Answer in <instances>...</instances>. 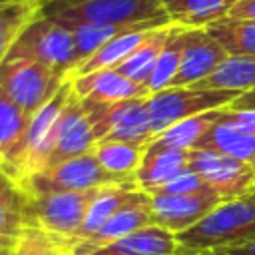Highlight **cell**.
Here are the masks:
<instances>
[{
  "label": "cell",
  "mask_w": 255,
  "mask_h": 255,
  "mask_svg": "<svg viewBox=\"0 0 255 255\" xmlns=\"http://www.w3.org/2000/svg\"><path fill=\"white\" fill-rule=\"evenodd\" d=\"M175 239L177 253H207L255 239V191L219 203Z\"/></svg>",
  "instance_id": "obj_1"
},
{
  "label": "cell",
  "mask_w": 255,
  "mask_h": 255,
  "mask_svg": "<svg viewBox=\"0 0 255 255\" xmlns=\"http://www.w3.org/2000/svg\"><path fill=\"white\" fill-rule=\"evenodd\" d=\"M40 12L62 24H171L159 0H44Z\"/></svg>",
  "instance_id": "obj_2"
},
{
  "label": "cell",
  "mask_w": 255,
  "mask_h": 255,
  "mask_svg": "<svg viewBox=\"0 0 255 255\" xmlns=\"http://www.w3.org/2000/svg\"><path fill=\"white\" fill-rule=\"evenodd\" d=\"M104 187V185H102ZM102 187L84 191H58V193H26L24 225L42 229L46 233L70 241L82 227L86 213Z\"/></svg>",
  "instance_id": "obj_3"
},
{
  "label": "cell",
  "mask_w": 255,
  "mask_h": 255,
  "mask_svg": "<svg viewBox=\"0 0 255 255\" xmlns=\"http://www.w3.org/2000/svg\"><path fill=\"white\" fill-rule=\"evenodd\" d=\"M6 58H30L66 78H72V72L78 66L72 32L42 12L24 28Z\"/></svg>",
  "instance_id": "obj_4"
},
{
  "label": "cell",
  "mask_w": 255,
  "mask_h": 255,
  "mask_svg": "<svg viewBox=\"0 0 255 255\" xmlns=\"http://www.w3.org/2000/svg\"><path fill=\"white\" fill-rule=\"evenodd\" d=\"M68 78L30 58H4L0 90L26 114H36Z\"/></svg>",
  "instance_id": "obj_5"
},
{
  "label": "cell",
  "mask_w": 255,
  "mask_h": 255,
  "mask_svg": "<svg viewBox=\"0 0 255 255\" xmlns=\"http://www.w3.org/2000/svg\"><path fill=\"white\" fill-rule=\"evenodd\" d=\"M241 96L239 92L229 90H199V88H165L147 96V114L151 122L153 137L173 124L209 112L221 110L233 104Z\"/></svg>",
  "instance_id": "obj_6"
},
{
  "label": "cell",
  "mask_w": 255,
  "mask_h": 255,
  "mask_svg": "<svg viewBox=\"0 0 255 255\" xmlns=\"http://www.w3.org/2000/svg\"><path fill=\"white\" fill-rule=\"evenodd\" d=\"M82 100V98H80ZM84 110L94 126L98 141H131L149 143L153 139L147 114V98H133L118 104H100L82 100Z\"/></svg>",
  "instance_id": "obj_7"
},
{
  "label": "cell",
  "mask_w": 255,
  "mask_h": 255,
  "mask_svg": "<svg viewBox=\"0 0 255 255\" xmlns=\"http://www.w3.org/2000/svg\"><path fill=\"white\" fill-rule=\"evenodd\" d=\"M74 88H72V78H68L60 90L36 112L32 114L30 120V128H28V135H26V147L20 159V165L16 169V181L22 185L26 179H30L32 175L44 171L46 161L52 153L54 141H56V133H58V126L64 114V108L68 104V100L72 98Z\"/></svg>",
  "instance_id": "obj_8"
},
{
  "label": "cell",
  "mask_w": 255,
  "mask_h": 255,
  "mask_svg": "<svg viewBox=\"0 0 255 255\" xmlns=\"http://www.w3.org/2000/svg\"><path fill=\"white\" fill-rule=\"evenodd\" d=\"M116 175L106 171L96 159L94 151L66 159L42 173L32 175L20 187L26 193H58V191H84L108 183H120Z\"/></svg>",
  "instance_id": "obj_9"
},
{
  "label": "cell",
  "mask_w": 255,
  "mask_h": 255,
  "mask_svg": "<svg viewBox=\"0 0 255 255\" xmlns=\"http://www.w3.org/2000/svg\"><path fill=\"white\" fill-rule=\"evenodd\" d=\"M189 169H193L223 201L247 195L255 187V171L241 159L217 149H189Z\"/></svg>",
  "instance_id": "obj_10"
},
{
  "label": "cell",
  "mask_w": 255,
  "mask_h": 255,
  "mask_svg": "<svg viewBox=\"0 0 255 255\" xmlns=\"http://www.w3.org/2000/svg\"><path fill=\"white\" fill-rule=\"evenodd\" d=\"M223 199L215 191L205 193H153L149 195L151 225L171 231L173 235L193 227Z\"/></svg>",
  "instance_id": "obj_11"
},
{
  "label": "cell",
  "mask_w": 255,
  "mask_h": 255,
  "mask_svg": "<svg viewBox=\"0 0 255 255\" xmlns=\"http://www.w3.org/2000/svg\"><path fill=\"white\" fill-rule=\"evenodd\" d=\"M227 52L205 28L181 26V60L179 70L169 88H189L205 80L223 60Z\"/></svg>",
  "instance_id": "obj_12"
},
{
  "label": "cell",
  "mask_w": 255,
  "mask_h": 255,
  "mask_svg": "<svg viewBox=\"0 0 255 255\" xmlns=\"http://www.w3.org/2000/svg\"><path fill=\"white\" fill-rule=\"evenodd\" d=\"M96 143H98V139L94 133V126L84 110L82 100L74 92L64 108V114H62V120L58 126V133H56V141H54V147L46 161L44 171L66 161V159H72V157L92 151L96 147Z\"/></svg>",
  "instance_id": "obj_13"
},
{
  "label": "cell",
  "mask_w": 255,
  "mask_h": 255,
  "mask_svg": "<svg viewBox=\"0 0 255 255\" xmlns=\"http://www.w3.org/2000/svg\"><path fill=\"white\" fill-rule=\"evenodd\" d=\"M185 169H189V149L171 147L157 139H151L145 145V153L135 173V183L149 195Z\"/></svg>",
  "instance_id": "obj_14"
},
{
  "label": "cell",
  "mask_w": 255,
  "mask_h": 255,
  "mask_svg": "<svg viewBox=\"0 0 255 255\" xmlns=\"http://www.w3.org/2000/svg\"><path fill=\"white\" fill-rule=\"evenodd\" d=\"M149 223H151V219H149V195H147L145 199H139V201H133V203L122 207L106 223H102L94 233H90L86 239L76 243L72 247L74 255H92V253L124 239L131 231L145 227Z\"/></svg>",
  "instance_id": "obj_15"
},
{
  "label": "cell",
  "mask_w": 255,
  "mask_h": 255,
  "mask_svg": "<svg viewBox=\"0 0 255 255\" xmlns=\"http://www.w3.org/2000/svg\"><path fill=\"white\" fill-rule=\"evenodd\" d=\"M72 88L78 98L92 100L100 104H118L133 98H147V86L135 84L118 70H98L86 76L72 78Z\"/></svg>",
  "instance_id": "obj_16"
},
{
  "label": "cell",
  "mask_w": 255,
  "mask_h": 255,
  "mask_svg": "<svg viewBox=\"0 0 255 255\" xmlns=\"http://www.w3.org/2000/svg\"><path fill=\"white\" fill-rule=\"evenodd\" d=\"M147 193L141 191L137 187L135 181H120V183H108L104 185L98 195L94 197L88 213H86V219L80 227V231L68 241L70 247H74L76 243H80L82 239H86L90 233H94L102 223H106L114 213H118L122 207L133 203V201H139V199H145Z\"/></svg>",
  "instance_id": "obj_17"
},
{
  "label": "cell",
  "mask_w": 255,
  "mask_h": 255,
  "mask_svg": "<svg viewBox=\"0 0 255 255\" xmlns=\"http://www.w3.org/2000/svg\"><path fill=\"white\" fill-rule=\"evenodd\" d=\"M30 120L32 116L18 108L0 90V159L12 179L16 177V169L26 147Z\"/></svg>",
  "instance_id": "obj_18"
},
{
  "label": "cell",
  "mask_w": 255,
  "mask_h": 255,
  "mask_svg": "<svg viewBox=\"0 0 255 255\" xmlns=\"http://www.w3.org/2000/svg\"><path fill=\"white\" fill-rule=\"evenodd\" d=\"M26 193L16 179L0 171V249H16L26 229L24 225Z\"/></svg>",
  "instance_id": "obj_19"
},
{
  "label": "cell",
  "mask_w": 255,
  "mask_h": 255,
  "mask_svg": "<svg viewBox=\"0 0 255 255\" xmlns=\"http://www.w3.org/2000/svg\"><path fill=\"white\" fill-rule=\"evenodd\" d=\"M175 253H177L175 235L167 229L149 223L92 255H175Z\"/></svg>",
  "instance_id": "obj_20"
},
{
  "label": "cell",
  "mask_w": 255,
  "mask_h": 255,
  "mask_svg": "<svg viewBox=\"0 0 255 255\" xmlns=\"http://www.w3.org/2000/svg\"><path fill=\"white\" fill-rule=\"evenodd\" d=\"M64 26L74 36L78 64H82L92 54H96L104 44H108L110 40H114L122 34L135 32V30H153V28H161L167 24H159V22H141V24H92V22H84V24H64Z\"/></svg>",
  "instance_id": "obj_21"
},
{
  "label": "cell",
  "mask_w": 255,
  "mask_h": 255,
  "mask_svg": "<svg viewBox=\"0 0 255 255\" xmlns=\"http://www.w3.org/2000/svg\"><path fill=\"white\" fill-rule=\"evenodd\" d=\"M237 0H169L163 4L171 24L183 28H205L225 16Z\"/></svg>",
  "instance_id": "obj_22"
},
{
  "label": "cell",
  "mask_w": 255,
  "mask_h": 255,
  "mask_svg": "<svg viewBox=\"0 0 255 255\" xmlns=\"http://www.w3.org/2000/svg\"><path fill=\"white\" fill-rule=\"evenodd\" d=\"M191 88L249 92L255 88V56H227L205 80Z\"/></svg>",
  "instance_id": "obj_23"
},
{
  "label": "cell",
  "mask_w": 255,
  "mask_h": 255,
  "mask_svg": "<svg viewBox=\"0 0 255 255\" xmlns=\"http://www.w3.org/2000/svg\"><path fill=\"white\" fill-rule=\"evenodd\" d=\"M145 145L147 143L104 139V141H98L92 151L106 171H110L122 181H135V173L145 153Z\"/></svg>",
  "instance_id": "obj_24"
},
{
  "label": "cell",
  "mask_w": 255,
  "mask_h": 255,
  "mask_svg": "<svg viewBox=\"0 0 255 255\" xmlns=\"http://www.w3.org/2000/svg\"><path fill=\"white\" fill-rule=\"evenodd\" d=\"M169 28H171V24L151 30L147 34V38L122 64H118L114 70H118L120 74H124L126 78H129L135 84L147 86V82L151 78V72H153V68L157 64L159 52H161V48H163V44L167 40Z\"/></svg>",
  "instance_id": "obj_25"
},
{
  "label": "cell",
  "mask_w": 255,
  "mask_h": 255,
  "mask_svg": "<svg viewBox=\"0 0 255 255\" xmlns=\"http://www.w3.org/2000/svg\"><path fill=\"white\" fill-rule=\"evenodd\" d=\"M195 147L203 149H217L227 155H233L247 163L255 171V133L231 128L223 122H217L199 141ZM193 147V149H195Z\"/></svg>",
  "instance_id": "obj_26"
},
{
  "label": "cell",
  "mask_w": 255,
  "mask_h": 255,
  "mask_svg": "<svg viewBox=\"0 0 255 255\" xmlns=\"http://www.w3.org/2000/svg\"><path fill=\"white\" fill-rule=\"evenodd\" d=\"M155 30V28H153ZM151 30H135V32H128L122 34L114 40H110L108 44H104L96 54H92L88 60H84L82 64L76 66V70L72 72V78L76 76H86L98 70H110L116 68L118 64H122L149 34Z\"/></svg>",
  "instance_id": "obj_27"
},
{
  "label": "cell",
  "mask_w": 255,
  "mask_h": 255,
  "mask_svg": "<svg viewBox=\"0 0 255 255\" xmlns=\"http://www.w3.org/2000/svg\"><path fill=\"white\" fill-rule=\"evenodd\" d=\"M38 0H14L0 4V64L8 56L24 28L40 14Z\"/></svg>",
  "instance_id": "obj_28"
},
{
  "label": "cell",
  "mask_w": 255,
  "mask_h": 255,
  "mask_svg": "<svg viewBox=\"0 0 255 255\" xmlns=\"http://www.w3.org/2000/svg\"><path fill=\"white\" fill-rule=\"evenodd\" d=\"M205 30L221 44L227 56H255V22L225 16L205 26Z\"/></svg>",
  "instance_id": "obj_29"
},
{
  "label": "cell",
  "mask_w": 255,
  "mask_h": 255,
  "mask_svg": "<svg viewBox=\"0 0 255 255\" xmlns=\"http://www.w3.org/2000/svg\"><path fill=\"white\" fill-rule=\"evenodd\" d=\"M225 108L221 110H209L191 118H185L177 124H173L171 128L163 129L161 133H157L153 139L171 145V147H181V149H193L197 145V141L219 122V116Z\"/></svg>",
  "instance_id": "obj_30"
},
{
  "label": "cell",
  "mask_w": 255,
  "mask_h": 255,
  "mask_svg": "<svg viewBox=\"0 0 255 255\" xmlns=\"http://www.w3.org/2000/svg\"><path fill=\"white\" fill-rule=\"evenodd\" d=\"M179 60H181V26L171 24L167 40L159 52L157 64L151 72V78L147 82V90L149 94L165 90L171 86L177 70H179Z\"/></svg>",
  "instance_id": "obj_31"
},
{
  "label": "cell",
  "mask_w": 255,
  "mask_h": 255,
  "mask_svg": "<svg viewBox=\"0 0 255 255\" xmlns=\"http://www.w3.org/2000/svg\"><path fill=\"white\" fill-rule=\"evenodd\" d=\"M16 255H74V249L64 237L26 227L20 237Z\"/></svg>",
  "instance_id": "obj_32"
},
{
  "label": "cell",
  "mask_w": 255,
  "mask_h": 255,
  "mask_svg": "<svg viewBox=\"0 0 255 255\" xmlns=\"http://www.w3.org/2000/svg\"><path fill=\"white\" fill-rule=\"evenodd\" d=\"M205 191H213V189L193 169H185L183 173H179L171 181L163 183L149 195H153V193H205Z\"/></svg>",
  "instance_id": "obj_33"
},
{
  "label": "cell",
  "mask_w": 255,
  "mask_h": 255,
  "mask_svg": "<svg viewBox=\"0 0 255 255\" xmlns=\"http://www.w3.org/2000/svg\"><path fill=\"white\" fill-rule=\"evenodd\" d=\"M219 122H223V124H227L231 128H237V129L255 133V110H231L227 106L221 112Z\"/></svg>",
  "instance_id": "obj_34"
},
{
  "label": "cell",
  "mask_w": 255,
  "mask_h": 255,
  "mask_svg": "<svg viewBox=\"0 0 255 255\" xmlns=\"http://www.w3.org/2000/svg\"><path fill=\"white\" fill-rule=\"evenodd\" d=\"M229 18L255 22V0H237V4L229 12Z\"/></svg>",
  "instance_id": "obj_35"
},
{
  "label": "cell",
  "mask_w": 255,
  "mask_h": 255,
  "mask_svg": "<svg viewBox=\"0 0 255 255\" xmlns=\"http://www.w3.org/2000/svg\"><path fill=\"white\" fill-rule=\"evenodd\" d=\"M211 255H255V239L241 243V245H233V247H219L215 251H207Z\"/></svg>",
  "instance_id": "obj_36"
},
{
  "label": "cell",
  "mask_w": 255,
  "mask_h": 255,
  "mask_svg": "<svg viewBox=\"0 0 255 255\" xmlns=\"http://www.w3.org/2000/svg\"><path fill=\"white\" fill-rule=\"evenodd\" d=\"M229 108L231 110H255V88L237 96Z\"/></svg>",
  "instance_id": "obj_37"
},
{
  "label": "cell",
  "mask_w": 255,
  "mask_h": 255,
  "mask_svg": "<svg viewBox=\"0 0 255 255\" xmlns=\"http://www.w3.org/2000/svg\"><path fill=\"white\" fill-rule=\"evenodd\" d=\"M16 249H0V255H16Z\"/></svg>",
  "instance_id": "obj_38"
},
{
  "label": "cell",
  "mask_w": 255,
  "mask_h": 255,
  "mask_svg": "<svg viewBox=\"0 0 255 255\" xmlns=\"http://www.w3.org/2000/svg\"><path fill=\"white\" fill-rule=\"evenodd\" d=\"M175 255H211V253H175Z\"/></svg>",
  "instance_id": "obj_39"
},
{
  "label": "cell",
  "mask_w": 255,
  "mask_h": 255,
  "mask_svg": "<svg viewBox=\"0 0 255 255\" xmlns=\"http://www.w3.org/2000/svg\"><path fill=\"white\" fill-rule=\"evenodd\" d=\"M0 171H6V167H4V163H2V159H0Z\"/></svg>",
  "instance_id": "obj_40"
},
{
  "label": "cell",
  "mask_w": 255,
  "mask_h": 255,
  "mask_svg": "<svg viewBox=\"0 0 255 255\" xmlns=\"http://www.w3.org/2000/svg\"><path fill=\"white\" fill-rule=\"evenodd\" d=\"M4 2H14V0H0V4H4Z\"/></svg>",
  "instance_id": "obj_41"
},
{
  "label": "cell",
  "mask_w": 255,
  "mask_h": 255,
  "mask_svg": "<svg viewBox=\"0 0 255 255\" xmlns=\"http://www.w3.org/2000/svg\"><path fill=\"white\" fill-rule=\"evenodd\" d=\"M159 2H161V4H165V2H169V0H159Z\"/></svg>",
  "instance_id": "obj_42"
},
{
  "label": "cell",
  "mask_w": 255,
  "mask_h": 255,
  "mask_svg": "<svg viewBox=\"0 0 255 255\" xmlns=\"http://www.w3.org/2000/svg\"><path fill=\"white\" fill-rule=\"evenodd\" d=\"M38 2H40V4H42V2H44V0H38Z\"/></svg>",
  "instance_id": "obj_43"
},
{
  "label": "cell",
  "mask_w": 255,
  "mask_h": 255,
  "mask_svg": "<svg viewBox=\"0 0 255 255\" xmlns=\"http://www.w3.org/2000/svg\"><path fill=\"white\" fill-rule=\"evenodd\" d=\"M253 191H255V187H253Z\"/></svg>",
  "instance_id": "obj_44"
}]
</instances>
